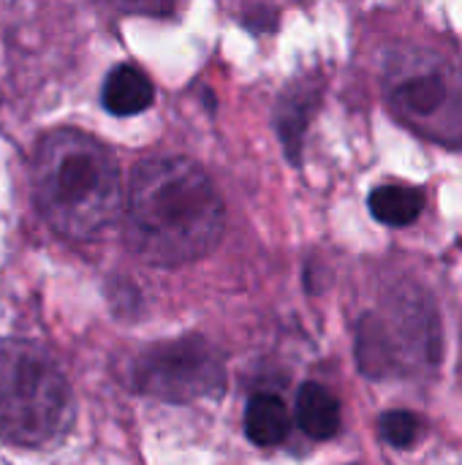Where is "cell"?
Listing matches in <instances>:
<instances>
[{
    "label": "cell",
    "instance_id": "ba28073f",
    "mask_svg": "<svg viewBox=\"0 0 462 465\" xmlns=\"http://www.w3.org/2000/svg\"><path fill=\"white\" fill-rule=\"evenodd\" d=\"M319 95H321V87L313 84V82L291 84L280 95V104H278V131H280V139H283L291 161L300 158L302 136H305V128H308V120L313 114V109L319 106Z\"/></svg>",
    "mask_w": 462,
    "mask_h": 465
},
{
    "label": "cell",
    "instance_id": "5b68a950",
    "mask_svg": "<svg viewBox=\"0 0 462 465\" xmlns=\"http://www.w3.org/2000/svg\"><path fill=\"white\" fill-rule=\"evenodd\" d=\"M131 387L172 403L215 398L226 387L223 360L204 338H180L150 346L131 360Z\"/></svg>",
    "mask_w": 462,
    "mask_h": 465
},
{
    "label": "cell",
    "instance_id": "3957f363",
    "mask_svg": "<svg viewBox=\"0 0 462 465\" xmlns=\"http://www.w3.org/2000/svg\"><path fill=\"white\" fill-rule=\"evenodd\" d=\"M74 425V392L57 362L27 341H0V439L49 447Z\"/></svg>",
    "mask_w": 462,
    "mask_h": 465
},
{
    "label": "cell",
    "instance_id": "8992f818",
    "mask_svg": "<svg viewBox=\"0 0 462 465\" xmlns=\"http://www.w3.org/2000/svg\"><path fill=\"white\" fill-rule=\"evenodd\" d=\"M392 308H395V322H398L400 335L406 338L408 351L422 365H436L441 360V330H438V319H436L430 300L419 289L403 286Z\"/></svg>",
    "mask_w": 462,
    "mask_h": 465
},
{
    "label": "cell",
    "instance_id": "7a4b0ae2",
    "mask_svg": "<svg viewBox=\"0 0 462 465\" xmlns=\"http://www.w3.org/2000/svg\"><path fill=\"white\" fill-rule=\"evenodd\" d=\"M30 174L38 213L63 237L90 240L123 210V180L114 153L76 128L44 136Z\"/></svg>",
    "mask_w": 462,
    "mask_h": 465
},
{
    "label": "cell",
    "instance_id": "8fae6325",
    "mask_svg": "<svg viewBox=\"0 0 462 465\" xmlns=\"http://www.w3.org/2000/svg\"><path fill=\"white\" fill-rule=\"evenodd\" d=\"M368 204L376 221L387 226H408L419 218L425 199L417 188L408 185H378L370 193Z\"/></svg>",
    "mask_w": 462,
    "mask_h": 465
},
{
    "label": "cell",
    "instance_id": "9c48e42d",
    "mask_svg": "<svg viewBox=\"0 0 462 465\" xmlns=\"http://www.w3.org/2000/svg\"><path fill=\"white\" fill-rule=\"evenodd\" d=\"M297 425L305 436L316 441H327L340 430V403L321 384H302L297 392Z\"/></svg>",
    "mask_w": 462,
    "mask_h": 465
},
{
    "label": "cell",
    "instance_id": "7c38bea8",
    "mask_svg": "<svg viewBox=\"0 0 462 465\" xmlns=\"http://www.w3.org/2000/svg\"><path fill=\"white\" fill-rule=\"evenodd\" d=\"M381 436L387 444L398 447V450H408L419 441L422 425L411 411H387L378 422Z\"/></svg>",
    "mask_w": 462,
    "mask_h": 465
},
{
    "label": "cell",
    "instance_id": "6da1fadb",
    "mask_svg": "<svg viewBox=\"0 0 462 465\" xmlns=\"http://www.w3.org/2000/svg\"><path fill=\"white\" fill-rule=\"evenodd\" d=\"M221 234L223 202L199 163L163 155L133 169L125 237L136 256L158 267L191 264L212 253Z\"/></svg>",
    "mask_w": 462,
    "mask_h": 465
},
{
    "label": "cell",
    "instance_id": "30bf717a",
    "mask_svg": "<svg viewBox=\"0 0 462 465\" xmlns=\"http://www.w3.org/2000/svg\"><path fill=\"white\" fill-rule=\"evenodd\" d=\"M291 428V417L286 403L278 395L261 392L253 395L245 409V433L259 447H278L286 441Z\"/></svg>",
    "mask_w": 462,
    "mask_h": 465
},
{
    "label": "cell",
    "instance_id": "277c9868",
    "mask_svg": "<svg viewBox=\"0 0 462 465\" xmlns=\"http://www.w3.org/2000/svg\"><path fill=\"white\" fill-rule=\"evenodd\" d=\"M387 104L400 123L462 147V82L444 60H408L389 68Z\"/></svg>",
    "mask_w": 462,
    "mask_h": 465
},
{
    "label": "cell",
    "instance_id": "52a82bcc",
    "mask_svg": "<svg viewBox=\"0 0 462 465\" xmlns=\"http://www.w3.org/2000/svg\"><path fill=\"white\" fill-rule=\"evenodd\" d=\"M152 98H155V87L139 65L120 63L117 68L106 74V82L101 90V101L106 112L117 117H131V114L144 112L152 104Z\"/></svg>",
    "mask_w": 462,
    "mask_h": 465
}]
</instances>
